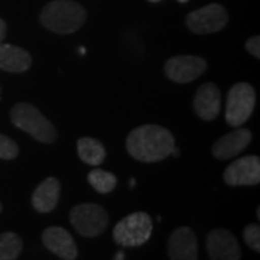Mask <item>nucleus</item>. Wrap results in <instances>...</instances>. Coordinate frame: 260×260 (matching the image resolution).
Listing matches in <instances>:
<instances>
[{
    "instance_id": "nucleus-10",
    "label": "nucleus",
    "mask_w": 260,
    "mask_h": 260,
    "mask_svg": "<svg viewBox=\"0 0 260 260\" xmlns=\"http://www.w3.org/2000/svg\"><path fill=\"white\" fill-rule=\"evenodd\" d=\"M207 253L211 260H240L242 250L234 234L224 229H215L207 236Z\"/></svg>"
},
{
    "instance_id": "nucleus-22",
    "label": "nucleus",
    "mask_w": 260,
    "mask_h": 260,
    "mask_svg": "<svg viewBox=\"0 0 260 260\" xmlns=\"http://www.w3.org/2000/svg\"><path fill=\"white\" fill-rule=\"evenodd\" d=\"M246 49L254 58H260V38L257 35L249 38L247 42H246Z\"/></svg>"
},
{
    "instance_id": "nucleus-27",
    "label": "nucleus",
    "mask_w": 260,
    "mask_h": 260,
    "mask_svg": "<svg viewBox=\"0 0 260 260\" xmlns=\"http://www.w3.org/2000/svg\"><path fill=\"white\" fill-rule=\"evenodd\" d=\"M0 213H2V204H0Z\"/></svg>"
},
{
    "instance_id": "nucleus-21",
    "label": "nucleus",
    "mask_w": 260,
    "mask_h": 260,
    "mask_svg": "<svg viewBox=\"0 0 260 260\" xmlns=\"http://www.w3.org/2000/svg\"><path fill=\"white\" fill-rule=\"evenodd\" d=\"M19 148L18 145L13 142L12 139H9L8 136L5 135H0V159H6V160H10V159H15L18 156Z\"/></svg>"
},
{
    "instance_id": "nucleus-6",
    "label": "nucleus",
    "mask_w": 260,
    "mask_h": 260,
    "mask_svg": "<svg viewBox=\"0 0 260 260\" xmlns=\"http://www.w3.org/2000/svg\"><path fill=\"white\" fill-rule=\"evenodd\" d=\"M70 221L83 237H97L109 225V214L102 205L84 203L75 205L70 211Z\"/></svg>"
},
{
    "instance_id": "nucleus-13",
    "label": "nucleus",
    "mask_w": 260,
    "mask_h": 260,
    "mask_svg": "<svg viewBox=\"0 0 260 260\" xmlns=\"http://www.w3.org/2000/svg\"><path fill=\"white\" fill-rule=\"evenodd\" d=\"M194 110L197 116L204 121L217 119L221 110V93L214 83L203 84L194 97Z\"/></svg>"
},
{
    "instance_id": "nucleus-12",
    "label": "nucleus",
    "mask_w": 260,
    "mask_h": 260,
    "mask_svg": "<svg viewBox=\"0 0 260 260\" xmlns=\"http://www.w3.org/2000/svg\"><path fill=\"white\" fill-rule=\"evenodd\" d=\"M42 243L48 250L52 251L62 260H75L78 256V249L74 239L62 227H48L42 233Z\"/></svg>"
},
{
    "instance_id": "nucleus-7",
    "label": "nucleus",
    "mask_w": 260,
    "mask_h": 260,
    "mask_svg": "<svg viewBox=\"0 0 260 260\" xmlns=\"http://www.w3.org/2000/svg\"><path fill=\"white\" fill-rule=\"evenodd\" d=\"M227 22H229V13L218 3H211L201 9L194 10L185 19L188 29L198 35L218 32L227 25Z\"/></svg>"
},
{
    "instance_id": "nucleus-9",
    "label": "nucleus",
    "mask_w": 260,
    "mask_h": 260,
    "mask_svg": "<svg viewBox=\"0 0 260 260\" xmlns=\"http://www.w3.org/2000/svg\"><path fill=\"white\" fill-rule=\"evenodd\" d=\"M224 182L230 186L257 185L260 182L259 156L249 155L237 159L224 171Z\"/></svg>"
},
{
    "instance_id": "nucleus-25",
    "label": "nucleus",
    "mask_w": 260,
    "mask_h": 260,
    "mask_svg": "<svg viewBox=\"0 0 260 260\" xmlns=\"http://www.w3.org/2000/svg\"><path fill=\"white\" fill-rule=\"evenodd\" d=\"M149 2H152V3H158V2H160V0H149Z\"/></svg>"
},
{
    "instance_id": "nucleus-19",
    "label": "nucleus",
    "mask_w": 260,
    "mask_h": 260,
    "mask_svg": "<svg viewBox=\"0 0 260 260\" xmlns=\"http://www.w3.org/2000/svg\"><path fill=\"white\" fill-rule=\"evenodd\" d=\"M88 182L97 192L109 194L117 185V178L112 172H107L104 169H93L88 174Z\"/></svg>"
},
{
    "instance_id": "nucleus-3",
    "label": "nucleus",
    "mask_w": 260,
    "mask_h": 260,
    "mask_svg": "<svg viewBox=\"0 0 260 260\" xmlns=\"http://www.w3.org/2000/svg\"><path fill=\"white\" fill-rule=\"evenodd\" d=\"M12 123L26 132L41 143H52L56 140V129L35 106L29 103H18L10 110Z\"/></svg>"
},
{
    "instance_id": "nucleus-11",
    "label": "nucleus",
    "mask_w": 260,
    "mask_h": 260,
    "mask_svg": "<svg viewBox=\"0 0 260 260\" xmlns=\"http://www.w3.org/2000/svg\"><path fill=\"white\" fill-rule=\"evenodd\" d=\"M169 260H198V240L192 229L179 227L168 240Z\"/></svg>"
},
{
    "instance_id": "nucleus-8",
    "label": "nucleus",
    "mask_w": 260,
    "mask_h": 260,
    "mask_svg": "<svg viewBox=\"0 0 260 260\" xmlns=\"http://www.w3.org/2000/svg\"><path fill=\"white\" fill-rule=\"evenodd\" d=\"M207 70V61L201 56L179 55L169 58L165 62V74L178 84H186L197 80Z\"/></svg>"
},
{
    "instance_id": "nucleus-20",
    "label": "nucleus",
    "mask_w": 260,
    "mask_h": 260,
    "mask_svg": "<svg viewBox=\"0 0 260 260\" xmlns=\"http://www.w3.org/2000/svg\"><path fill=\"white\" fill-rule=\"evenodd\" d=\"M243 237L246 244L256 253L260 251V227L259 224H249L243 230Z\"/></svg>"
},
{
    "instance_id": "nucleus-5",
    "label": "nucleus",
    "mask_w": 260,
    "mask_h": 260,
    "mask_svg": "<svg viewBox=\"0 0 260 260\" xmlns=\"http://www.w3.org/2000/svg\"><path fill=\"white\" fill-rule=\"evenodd\" d=\"M256 106V93L249 83H237L229 91L225 121L232 127H240L250 119Z\"/></svg>"
},
{
    "instance_id": "nucleus-23",
    "label": "nucleus",
    "mask_w": 260,
    "mask_h": 260,
    "mask_svg": "<svg viewBox=\"0 0 260 260\" xmlns=\"http://www.w3.org/2000/svg\"><path fill=\"white\" fill-rule=\"evenodd\" d=\"M8 34V25L3 19H0V42H3V39L6 38Z\"/></svg>"
},
{
    "instance_id": "nucleus-16",
    "label": "nucleus",
    "mask_w": 260,
    "mask_h": 260,
    "mask_svg": "<svg viewBox=\"0 0 260 260\" xmlns=\"http://www.w3.org/2000/svg\"><path fill=\"white\" fill-rule=\"evenodd\" d=\"M32 65V56L26 49L0 42V70L6 73H25Z\"/></svg>"
},
{
    "instance_id": "nucleus-14",
    "label": "nucleus",
    "mask_w": 260,
    "mask_h": 260,
    "mask_svg": "<svg viewBox=\"0 0 260 260\" xmlns=\"http://www.w3.org/2000/svg\"><path fill=\"white\" fill-rule=\"evenodd\" d=\"M251 132L249 129H237L220 138L211 148L213 155L217 159H232L242 153L250 145Z\"/></svg>"
},
{
    "instance_id": "nucleus-26",
    "label": "nucleus",
    "mask_w": 260,
    "mask_h": 260,
    "mask_svg": "<svg viewBox=\"0 0 260 260\" xmlns=\"http://www.w3.org/2000/svg\"><path fill=\"white\" fill-rule=\"evenodd\" d=\"M178 2H179V3H186L188 0H178Z\"/></svg>"
},
{
    "instance_id": "nucleus-17",
    "label": "nucleus",
    "mask_w": 260,
    "mask_h": 260,
    "mask_svg": "<svg viewBox=\"0 0 260 260\" xmlns=\"http://www.w3.org/2000/svg\"><path fill=\"white\" fill-rule=\"evenodd\" d=\"M77 152L80 159L87 165H102L106 159V149L99 140L93 138H81L77 142Z\"/></svg>"
},
{
    "instance_id": "nucleus-2",
    "label": "nucleus",
    "mask_w": 260,
    "mask_h": 260,
    "mask_svg": "<svg viewBox=\"0 0 260 260\" xmlns=\"http://www.w3.org/2000/svg\"><path fill=\"white\" fill-rule=\"evenodd\" d=\"M39 19L48 30L68 35L83 26L87 13L83 6L74 0H52L42 9Z\"/></svg>"
},
{
    "instance_id": "nucleus-24",
    "label": "nucleus",
    "mask_w": 260,
    "mask_h": 260,
    "mask_svg": "<svg viewBox=\"0 0 260 260\" xmlns=\"http://www.w3.org/2000/svg\"><path fill=\"white\" fill-rule=\"evenodd\" d=\"M123 257H124V256H123V253H117V256H116V259L114 260H123Z\"/></svg>"
},
{
    "instance_id": "nucleus-4",
    "label": "nucleus",
    "mask_w": 260,
    "mask_h": 260,
    "mask_svg": "<svg viewBox=\"0 0 260 260\" xmlns=\"http://www.w3.org/2000/svg\"><path fill=\"white\" fill-rule=\"evenodd\" d=\"M152 218L145 211L129 214L113 229V239L123 247H138L148 242L152 236Z\"/></svg>"
},
{
    "instance_id": "nucleus-18",
    "label": "nucleus",
    "mask_w": 260,
    "mask_h": 260,
    "mask_svg": "<svg viewBox=\"0 0 260 260\" xmlns=\"http://www.w3.org/2000/svg\"><path fill=\"white\" fill-rule=\"evenodd\" d=\"M22 249L23 243L19 234L12 232L0 234V260H16Z\"/></svg>"
},
{
    "instance_id": "nucleus-1",
    "label": "nucleus",
    "mask_w": 260,
    "mask_h": 260,
    "mask_svg": "<svg viewBox=\"0 0 260 260\" xmlns=\"http://www.w3.org/2000/svg\"><path fill=\"white\" fill-rule=\"evenodd\" d=\"M126 149L132 158L152 164L167 159L175 149L172 133L158 124H145L133 129L126 139Z\"/></svg>"
},
{
    "instance_id": "nucleus-15",
    "label": "nucleus",
    "mask_w": 260,
    "mask_h": 260,
    "mask_svg": "<svg viewBox=\"0 0 260 260\" xmlns=\"http://www.w3.org/2000/svg\"><path fill=\"white\" fill-rule=\"evenodd\" d=\"M61 185L54 177L44 179L32 194V207L38 213H51L59 201Z\"/></svg>"
}]
</instances>
